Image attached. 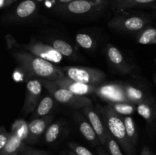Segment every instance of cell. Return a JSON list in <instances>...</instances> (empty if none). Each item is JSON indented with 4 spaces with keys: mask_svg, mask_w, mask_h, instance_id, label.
<instances>
[{
    "mask_svg": "<svg viewBox=\"0 0 156 155\" xmlns=\"http://www.w3.org/2000/svg\"><path fill=\"white\" fill-rule=\"evenodd\" d=\"M76 41L79 46L84 50H94L96 47V41L92 36L86 33H78L76 36Z\"/></svg>",
    "mask_w": 156,
    "mask_h": 155,
    "instance_id": "cell-26",
    "label": "cell"
},
{
    "mask_svg": "<svg viewBox=\"0 0 156 155\" xmlns=\"http://www.w3.org/2000/svg\"><path fill=\"white\" fill-rule=\"evenodd\" d=\"M12 133H15L19 135L21 138L26 141L28 135V128H27V123H26L24 120L19 119L17 120L13 124L12 127Z\"/></svg>",
    "mask_w": 156,
    "mask_h": 155,
    "instance_id": "cell-27",
    "label": "cell"
},
{
    "mask_svg": "<svg viewBox=\"0 0 156 155\" xmlns=\"http://www.w3.org/2000/svg\"><path fill=\"white\" fill-rule=\"evenodd\" d=\"M155 83H156V74H155Z\"/></svg>",
    "mask_w": 156,
    "mask_h": 155,
    "instance_id": "cell-37",
    "label": "cell"
},
{
    "mask_svg": "<svg viewBox=\"0 0 156 155\" xmlns=\"http://www.w3.org/2000/svg\"><path fill=\"white\" fill-rule=\"evenodd\" d=\"M16 1L17 0H0V8L3 9L5 8L9 7Z\"/></svg>",
    "mask_w": 156,
    "mask_h": 155,
    "instance_id": "cell-32",
    "label": "cell"
},
{
    "mask_svg": "<svg viewBox=\"0 0 156 155\" xmlns=\"http://www.w3.org/2000/svg\"><path fill=\"white\" fill-rule=\"evenodd\" d=\"M98 155H108L106 153V152H105V150L101 148V147H98Z\"/></svg>",
    "mask_w": 156,
    "mask_h": 155,
    "instance_id": "cell-35",
    "label": "cell"
},
{
    "mask_svg": "<svg viewBox=\"0 0 156 155\" xmlns=\"http://www.w3.org/2000/svg\"><path fill=\"white\" fill-rule=\"evenodd\" d=\"M50 45L64 57L70 58V59L76 58V52L73 49V46L69 43L67 41L61 39H54L50 42Z\"/></svg>",
    "mask_w": 156,
    "mask_h": 155,
    "instance_id": "cell-21",
    "label": "cell"
},
{
    "mask_svg": "<svg viewBox=\"0 0 156 155\" xmlns=\"http://www.w3.org/2000/svg\"><path fill=\"white\" fill-rule=\"evenodd\" d=\"M38 11V5L34 0H23L9 16L12 23H24L30 21Z\"/></svg>",
    "mask_w": 156,
    "mask_h": 155,
    "instance_id": "cell-10",
    "label": "cell"
},
{
    "mask_svg": "<svg viewBox=\"0 0 156 155\" xmlns=\"http://www.w3.org/2000/svg\"><path fill=\"white\" fill-rule=\"evenodd\" d=\"M155 3L156 0H111V6L120 11H125L133 8L146 7Z\"/></svg>",
    "mask_w": 156,
    "mask_h": 155,
    "instance_id": "cell-18",
    "label": "cell"
},
{
    "mask_svg": "<svg viewBox=\"0 0 156 155\" xmlns=\"http://www.w3.org/2000/svg\"><path fill=\"white\" fill-rule=\"evenodd\" d=\"M60 155H76V154L74 153V152L73 151V150H70V151L65 152V153H60Z\"/></svg>",
    "mask_w": 156,
    "mask_h": 155,
    "instance_id": "cell-36",
    "label": "cell"
},
{
    "mask_svg": "<svg viewBox=\"0 0 156 155\" xmlns=\"http://www.w3.org/2000/svg\"><path fill=\"white\" fill-rule=\"evenodd\" d=\"M108 106L115 112L121 116L131 115L136 110V105L128 102H118V103H108Z\"/></svg>",
    "mask_w": 156,
    "mask_h": 155,
    "instance_id": "cell-24",
    "label": "cell"
},
{
    "mask_svg": "<svg viewBox=\"0 0 156 155\" xmlns=\"http://www.w3.org/2000/svg\"><path fill=\"white\" fill-rule=\"evenodd\" d=\"M123 88L127 101L135 105H138L149 97L141 88L129 84H123Z\"/></svg>",
    "mask_w": 156,
    "mask_h": 155,
    "instance_id": "cell-19",
    "label": "cell"
},
{
    "mask_svg": "<svg viewBox=\"0 0 156 155\" xmlns=\"http://www.w3.org/2000/svg\"><path fill=\"white\" fill-rule=\"evenodd\" d=\"M43 84L41 79L30 78L27 81L26 85V94L22 113L24 115L33 112L40 102V97L42 94Z\"/></svg>",
    "mask_w": 156,
    "mask_h": 155,
    "instance_id": "cell-8",
    "label": "cell"
},
{
    "mask_svg": "<svg viewBox=\"0 0 156 155\" xmlns=\"http://www.w3.org/2000/svg\"><path fill=\"white\" fill-rule=\"evenodd\" d=\"M99 112L103 117L108 132L118 142L127 155H135V147L126 135L123 117L114 112L109 106H99Z\"/></svg>",
    "mask_w": 156,
    "mask_h": 155,
    "instance_id": "cell-3",
    "label": "cell"
},
{
    "mask_svg": "<svg viewBox=\"0 0 156 155\" xmlns=\"http://www.w3.org/2000/svg\"><path fill=\"white\" fill-rule=\"evenodd\" d=\"M63 129V124L61 121L52 122L47 127L44 133V141L47 144H52L55 142L60 136Z\"/></svg>",
    "mask_w": 156,
    "mask_h": 155,
    "instance_id": "cell-23",
    "label": "cell"
},
{
    "mask_svg": "<svg viewBox=\"0 0 156 155\" xmlns=\"http://www.w3.org/2000/svg\"><path fill=\"white\" fill-rule=\"evenodd\" d=\"M82 112H83L85 116L88 119L89 122L91 123L94 130L95 131V133L97 134V136L101 144L105 146L107 137H108L109 132H108V128L105 124V120L100 112L94 110L92 106L84 107L82 109Z\"/></svg>",
    "mask_w": 156,
    "mask_h": 155,
    "instance_id": "cell-11",
    "label": "cell"
},
{
    "mask_svg": "<svg viewBox=\"0 0 156 155\" xmlns=\"http://www.w3.org/2000/svg\"><path fill=\"white\" fill-rule=\"evenodd\" d=\"M123 117V122L126 128V135L131 144L136 147L138 143V132H137L136 127L135 121L130 115H126Z\"/></svg>",
    "mask_w": 156,
    "mask_h": 155,
    "instance_id": "cell-25",
    "label": "cell"
},
{
    "mask_svg": "<svg viewBox=\"0 0 156 155\" xmlns=\"http://www.w3.org/2000/svg\"><path fill=\"white\" fill-rule=\"evenodd\" d=\"M141 155H153V153L150 151V150H149L147 146H144L143 150H142Z\"/></svg>",
    "mask_w": 156,
    "mask_h": 155,
    "instance_id": "cell-33",
    "label": "cell"
},
{
    "mask_svg": "<svg viewBox=\"0 0 156 155\" xmlns=\"http://www.w3.org/2000/svg\"><path fill=\"white\" fill-rule=\"evenodd\" d=\"M56 1V5H62V4H67V3H69L71 2L74 1V0H55Z\"/></svg>",
    "mask_w": 156,
    "mask_h": 155,
    "instance_id": "cell-34",
    "label": "cell"
},
{
    "mask_svg": "<svg viewBox=\"0 0 156 155\" xmlns=\"http://www.w3.org/2000/svg\"><path fill=\"white\" fill-rule=\"evenodd\" d=\"M153 155H155V154H154V153H153Z\"/></svg>",
    "mask_w": 156,
    "mask_h": 155,
    "instance_id": "cell-40",
    "label": "cell"
},
{
    "mask_svg": "<svg viewBox=\"0 0 156 155\" xmlns=\"http://www.w3.org/2000/svg\"><path fill=\"white\" fill-rule=\"evenodd\" d=\"M11 135H12L11 132H8L4 127H1L0 129V151L5 147L8 141L10 139Z\"/></svg>",
    "mask_w": 156,
    "mask_h": 155,
    "instance_id": "cell-31",
    "label": "cell"
},
{
    "mask_svg": "<svg viewBox=\"0 0 156 155\" xmlns=\"http://www.w3.org/2000/svg\"><path fill=\"white\" fill-rule=\"evenodd\" d=\"M149 17L134 14H119L108 22V27L120 33L137 34L143 29L149 25Z\"/></svg>",
    "mask_w": 156,
    "mask_h": 155,
    "instance_id": "cell-6",
    "label": "cell"
},
{
    "mask_svg": "<svg viewBox=\"0 0 156 155\" xmlns=\"http://www.w3.org/2000/svg\"><path fill=\"white\" fill-rule=\"evenodd\" d=\"M69 147L76 155H94L88 148H86L84 146L80 145V144H76V143L70 142L69 144Z\"/></svg>",
    "mask_w": 156,
    "mask_h": 155,
    "instance_id": "cell-29",
    "label": "cell"
},
{
    "mask_svg": "<svg viewBox=\"0 0 156 155\" xmlns=\"http://www.w3.org/2000/svg\"><path fill=\"white\" fill-rule=\"evenodd\" d=\"M105 147L108 149L110 155H123L121 148H120L121 147L118 144V142L114 139V137L110 134V132L107 137Z\"/></svg>",
    "mask_w": 156,
    "mask_h": 155,
    "instance_id": "cell-28",
    "label": "cell"
},
{
    "mask_svg": "<svg viewBox=\"0 0 156 155\" xmlns=\"http://www.w3.org/2000/svg\"><path fill=\"white\" fill-rule=\"evenodd\" d=\"M41 81L44 88L59 103L71 106L75 109H82L86 106H92V101L87 96L73 94L69 90L58 85L55 81L45 79H41Z\"/></svg>",
    "mask_w": 156,
    "mask_h": 155,
    "instance_id": "cell-5",
    "label": "cell"
},
{
    "mask_svg": "<svg viewBox=\"0 0 156 155\" xmlns=\"http://www.w3.org/2000/svg\"><path fill=\"white\" fill-rule=\"evenodd\" d=\"M15 155H19V154H15Z\"/></svg>",
    "mask_w": 156,
    "mask_h": 155,
    "instance_id": "cell-39",
    "label": "cell"
},
{
    "mask_svg": "<svg viewBox=\"0 0 156 155\" xmlns=\"http://www.w3.org/2000/svg\"><path fill=\"white\" fill-rule=\"evenodd\" d=\"M53 115H50L41 118L34 119L27 123L28 135L25 142L28 144H35L39 140L40 137L45 133L47 127L52 123Z\"/></svg>",
    "mask_w": 156,
    "mask_h": 155,
    "instance_id": "cell-13",
    "label": "cell"
},
{
    "mask_svg": "<svg viewBox=\"0 0 156 155\" xmlns=\"http://www.w3.org/2000/svg\"><path fill=\"white\" fill-rule=\"evenodd\" d=\"M19 155H49L48 153H46L45 151L43 150H37V149H34L30 147V146L26 145L25 144L22 146L21 149L20 150Z\"/></svg>",
    "mask_w": 156,
    "mask_h": 155,
    "instance_id": "cell-30",
    "label": "cell"
},
{
    "mask_svg": "<svg viewBox=\"0 0 156 155\" xmlns=\"http://www.w3.org/2000/svg\"><path fill=\"white\" fill-rule=\"evenodd\" d=\"M155 15L156 16V10H155Z\"/></svg>",
    "mask_w": 156,
    "mask_h": 155,
    "instance_id": "cell-38",
    "label": "cell"
},
{
    "mask_svg": "<svg viewBox=\"0 0 156 155\" xmlns=\"http://www.w3.org/2000/svg\"><path fill=\"white\" fill-rule=\"evenodd\" d=\"M95 94L108 103L128 102L125 96L123 84L120 82L102 84L97 87Z\"/></svg>",
    "mask_w": 156,
    "mask_h": 155,
    "instance_id": "cell-9",
    "label": "cell"
},
{
    "mask_svg": "<svg viewBox=\"0 0 156 155\" xmlns=\"http://www.w3.org/2000/svg\"><path fill=\"white\" fill-rule=\"evenodd\" d=\"M111 5V0H74L67 4L56 5V14L71 18L95 16L102 13Z\"/></svg>",
    "mask_w": 156,
    "mask_h": 155,
    "instance_id": "cell-2",
    "label": "cell"
},
{
    "mask_svg": "<svg viewBox=\"0 0 156 155\" xmlns=\"http://www.w3.org/2000/svg\"><path fill=\"white\" fill-rule=\"evenodd\" d=\"M56 101V100L51 94L43 97L32 113V119L51 115L52 111L55 108Z\"/></svg>",
    "mask_w": 156,
    "mask_h": 155,
    "instance_id": "cell-17",
    "label": "cell"
},
{
    "mask_svg": "<svg viewBox=\"0 0 156 155\" xmlns=\"http://www.w3.org/2000/svg\"><path fill=\"white\" fill-rule=\"evenodd\" d=\"M62 69L69 78L91 86H100L105 83L106 79V74L97 68L83 66H64Z\"/></svg>",
    "mask_w": 156,
    "mask_h": 155,
    "instance_id": "cell-7",
    "label": "cell"
},
{
    "mask_svg": "<svg viewBox=\"0 0 156 155\" xmlns=\"http://www.w3.org/2000/svg\"><path fill=\"white\" fill-rule=\"evenodd\" d=\"M136 111L150 127H153L156 122V102L153 97L149 96L136 105Z\"/></svg>",
    "mask_w": 156,
    "mask_h": 155,
    "instance_id": "cell-15",
    "label": "cell"
},
{
    "mask_svg": "<svg viewBox=\"0 0 156 155\" xmlns=\"http://www.w3.org/2000/svg\"><path fill=\"white\" fill-rule=\"evenodd\" d=\"M55 82L62 88H66L77 95L87 96L89 94H95L96 89H97V87L91 86V85L72 80L66 76L56 81Z\"/></svg>",
    "mask_w": 156,
    "mask_h": 155,
    "instance_id": "cell-14",
    "label": "cell"
},
{
    "mask_svg": "<svg viewBox=\"0 0 156 155\" xmlns=\"http://www.w3.org/2000/svg\"><path fill=\"white\" fill-rule=\"evenodd\" d=\"M10 54L27 78H37L56 81L66 76L62 68H59L55 63L27 51L12 49Z\"/></svg>",
    "mask_w": 156,
    "mask_h": 155,
    "instance_id": "cell-1",
    "label": "cell"
},
{
    "mask_svg": "<svg viewBox=\"0 0 156 155\" xmlns=\"http://www.w3.org/2000/svg\"><path fill=\"white\" fill-rule=\"evenodd\" d=\"M12 133L11 138L3 150L0 151V155L18 154L20 150L24 144V141L17 134Z\"/></svg>",
    "mask_w": 156,
    "mask_h": 155,
    "instance_id": "cell-20",
    "label": "cell"
},
{
    "mask_svg": "<svg viewBox=\"0 0 156 155\" xmlns=\"http://www.w3.org/2000/svg\"><path fill=\"white\" fill-rule=\"evenodd\" d=\"M75 119L77 123L79 132L88 142L91 143L92 145H97L100 143L95 131L94 130L91 123L86 117L85 118L83 115L76 113L75 115Z\"/></svg>",
    "mask_w": 156,
    "mask_h": 155,
    "instance_id": "cell-16",
    "label": "cell"
},
{
    "mask_svg": "<svg viewBox=\"0 0 156 155\" xmlns=\"http://www.w3.org/2000/svg\"><path fill=\"white\" fill-rule=\"evenodd\" d=\"M106 56L111 66L119 72L123 74L132 72L133 67L126 62L122 52L117 46L111 43L107 44Z\"/></svg>",
    "mask_w": 156,
    "mask_h": 155,
    "instance_id": "cell-12",
    "label": "cell"
},
{
    "mask_svg": "<svg viewBox=\"0 0 156 155\" xmlns=\"http://www.w3.org/2000/svg\"><path fill=\"white\" fill-rule=\"evenodd\" d=\"M136 42L142 45L156 44V27L147 26L136 34Z\"/></svg>",
    "mask_w": 156,
    "mask_h": 155,
    "instance_id": "cell-22",
    "label": "cell"
},
{
    "mask_svg": "<svg viewBox=\"0 0 156 155\" xmlns=\"http://www.w3.org/2000/svg\"><path fill=\"white\" fill-rule=\"evenodd\" d=\"M5 38L9 50L18 49L24 50L55 64L59 63L64 59V56L56 51L50 44L44 43L39 41H31L28 43L20 44L18 43L13 36H10V34H8Z\"/></svg>",
    "mask_w": 156,
    "mask_h": 155,
    "instance_id": "cell-4",
    "label": "cell"
}]
</instances>
